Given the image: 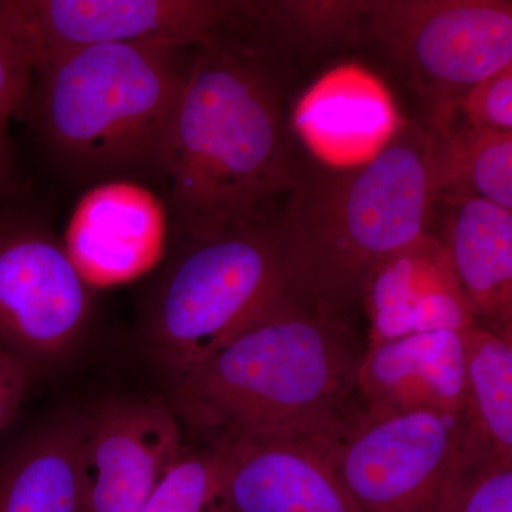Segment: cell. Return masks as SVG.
<instances>
[{
    "mask_svg": "<svg viewBox=\"0 0 512 512\" xmlns=\"http://www.w3.org/2000/svg\"><path fill=\"white\" fill-rule=\"evenodd\" d=\"M274 50L241 15L194 47L160 177L183 239L268 220L301 184Z\"/></svg>",
    "mask_w": 512,
    "mask_h": 512,
    "instance_id": "6da1fadb",
    "label": "cell"
},
{
    "mask_svg": "<svg viewBox=\"0 0 512 512\" xmlns=\"http://www.w3.org/2000/svg\"><path fill=\"white\" fill-rule=\"evenodd\" d=\"M362 348L320 306L269 316L173 379L170 403L201 443L279 437L315 444L359 406Z\"/></svg>",
    "mask_w": 512,
    "mask_h": 512,
    "instance_id": "7a4b0ae2",
    "label": "cell"
},
{
    "mask_svg": "<svg viewBox=\"0 0 512 512\" xmlns=\"http://www.w3.org/2000/svg\"><path fill=\"white\" fill-rule=\"evenodd\" d=\"M437 200L433 137L412 120L369 163L305 173L281 212L320 306L349 320L377 269L430 231Z\"/></svg>",
    "mask_w": 512,
    "mask_h": 512,
    "instance_id": "3957f363",
    "label": "cell"
},
{
    "mask_svg": "<svg viewBox=\"0 0 512 512\" xmlns=\"http://www.w3.org/2000/svg\"><path fill=\"white\" fill-rule=\"evenodd\" d=\"M194 47L79 50L33 73L22 109L72 177L158 178Z\"/></svg>",
    "mask_w": 512,
    "mask_h": 512,
    "instance_id": "277c9868",
    "label": "cell"
},
{
    "mask_svg": "<svg viewBox=\"0 0 512 512\" xmlns=\"http://www.w3.org/2000/svg\"><path fill=\"white\" fill-rule=\"evenodd\" d=\"M183 241L143 315L148 348L173 379L269 316L320 306L282 212Z\"/></svg>",
    "mask_w": 512,
    "mask_h": 512,
    "instance_id": "5b68a950",
    "label": "cell"
},
{
    "mask_svg": "<svg viewBox=\"0 0 512 512\" xmlns=\"http://www.w3.org/2000/svg\"><path fill=\"white\" fill-rule=\"evenodd\" d=\"M367 30L426 101L430 126L512 64L510 0H372Z\"/></svg>",
    "mask_w": 512,
    "mask_h": 512,
    "instance_id": "8992f818",
    "label": "cell"
},
{
    "mask_svg": "<svg viewBox=\"0 0 512 512\" xmlns=\"http://www.w3.org/2000/svg\"><path fill=\"white\" fill-rule=\"evenodd\" d=\"M473 439L463 414H372L356 407L312 444L363 512H436Z\"/></svg>",
    "mask_w": 512,
    "mask_h": 512,
    "instance_id": "52a82bcc",
    "label": "cell"
},
{
    "mask_svg": "<svg viewBox=\"0 0 512 512\" xmlns=\"http://www.w3.org/2000/svg\"><path fill=\"white\" fill-rule=\"evenodd\" d=\"M92 291L45 222L0 207V349L33 376L62 365L89 329Z\"/></svg>",
    "mask_w": 512,
    "mask_h": 512,
    "instance_id": "ba28073f",
    "label": "cell"
},
{
    "mask_svg": "<svg viewBox=\"0 0 512 512\" xmlns=\"http://www.w3.org/2000/svg\"><path fill=\"white\" fill-rule=\"evenodd\" d=\"M237 13L229 0H0V37L35 73L90 47L197 46Z\"/></svg>",
    "mask_w": 512,
    "mask_h": 512,
    "instance_id": "9c48e42d",
    "label": "cell"
},
{
    "mask_svg": "<svg viewBox=\"0 0 512 512\" xmlns=\"http://www.w3.org/2000/svg\"><path fill=\"white\" fill-rule=\"evenodd\" d=\"M184 450L170 403L113 397L87 414L79 453L80 512H140Z\"/></svg>",
    "mask_w": 512,
    "mask_h": 512,
    "instance_id": "30bf717a",
    "label": "cell"
},
{
    "mask_svg": "<svg viewBox=\"0 0 512 512\" xmlns=\"http://www.w3.org/2000/svg\"><path fill=\"white\" fill-rule=\"evenodd\" d=\"M168 211L133 181H107L77 204L63 245L90 288H110L148 274L164 256Z\"/></svg>",
    "mask_w": 512,
    "mask_h": 512,
    "instance_id": "8fae6325",
    "label": "cell"
},
{
    "mask_svg": "<svg viewBox=\"0 0 512 512\" xmlns=\"http://www.w3.org/2000/svg\"><path fill=\"white\" fill-rule=\"evenodd\" d=\"M215 443L224 454V512H363L311 443L279 437Z\"/></svg>",
    "mask_w": 512,
    "mask_h": 512,
    "instance_id": "7c38bea8",
    "label": "cell"
},
{
    "mask_svg": "<svg viewBox=\"0 0 512 512\" xmlns=\"http://www.w3.org/2000/svg\"><path fill=\"white\" fill-rule=\"evenodd\" d=\"M362 308L369 319L367 346L478 325L440 239L430 231L377 269Z\"/></svg>",
    "mask_w": 512,
    "mask_h": 512,
    "instance_id": "4fadbf2b",
    "label": "cell"
},
{
    "mask_svg": "<svg viewBox=\"0 0 512 512\" xmlns=\"http://www.w3.org/2000/svg\"><path fill=\"white\" fill-rule=\"evenodd\" d=\"M402 123L375 74L345 64L323 74L293 109L291 126L306 148L335 170L369 163Z\"/></svg>",
    "mask_w": 512,
    "mask_h": 512,
    "instance_id": "5bb4252c",
    "label": "cell"
},
{
    "mask_svg": "<svg viewBox=\"0 0 512 512\" xmlns=\"http://www.w3.org/2000/svg\"><path fill=\"white\" fill-rule=\"evenodd\" d=\"M464 330L417 333L366 346L356 392L367 413H463Z\"/></svg>",
    "mask_w": 512,
    "mask_h": 512,
    "instance_id": "9a60e30c",
    "label": "cell"
},
{
    "mask_svg": "<svg viewBox=\"0 0 512 512\" xmlns=\"http://www.w3.org/2000/svg\"><path fill=\"white\" fill-rule=\"evenodd\" d=\"M440 239L478 325L512 340V212L468 195H441Z\"/></svg>",
    "mask_w": 512,
    "mask_h": 512,
    "instance_id": "2e32d148",
    "label": "cell"
},
{
    "mask_svg": "<svg viewBox=\"0 0 512 512\" xmlns=\"http://www.w3.org/2000/svg\"><path fill=\"white\" fill-rule=\"evenodd\" d=\"M15 424L0 433V512H80L87 414H63L28 430Z\"/></svg>",
    "mask_w": 512,
    "mask_h": 512,
    "instance_id": "e0dca14e",
    "label": "cell"
},
{
    "mask_svg": "<svg viewBox=\"0 0 512 512\" xmlns=\"http://www.w3.org/2000/svg\"><path fill=\"white\" fill-rule=\"evenodd\" d=\"M372 0H238L241 18L271 49L302 55L369 42Z\"/></svg>",
    "mask_w": 512,
    "mask_h": 512,
    "instance_id": "ac0fdd59",
    "label": "cell"
},
{
    "mask_svg": "<svg viewBox=\"0 0 512 512\" xmlns=\"http://www.w3.org/2000/svg\"><path fill=\"white\" fill-rule=\"evenodd\" d=\"M427 130L433 137L439 197L483 198L512 212V133L458 123L456 114Z\"/></svg>",
    "mask_w": 512,
    "mask_h": 512,
    "instance_id": "d6986e66",
    "label": "cell"
},
{
    "mask_svg": "<svg viewBox=\"0 0 512 512\" xmlns=\"http://www.w3.org/2000/svg\"><path fill=\"white\" fill-rule=\"evenodd\" d=\"M466 389L463 417L471 439L512 460V340L484 326L464 330Z\"/></svg>",
    "mask_w": 512,
    "mask_h": 512,
    "instance_id": "ffe728a7",
    "label": "cell"
},
{
    "mask_svg": "<svg viewBox=\"0 0 512 512\" xmlns=\"http://www.w3.org/2000/svg\"><path fill=\"white\" fill-rule=\"evenodd\" d=\"M224 454L217 443L184 447L140 512H224Z\"/></svg>",
    "mask_w": 512,
    "mask_h": 512,
    "instance_id": "44dd1931",
    "label": "cell"
},
{
    "mask_svg": "<svg viewBox=\"0 0 512 512\" xmlns=\"http://www.w3.org/2000/svg\"><path fill=\"white\" fill-rule=\"evenodd\" d=\"M436 512H512V460L473 441Z\"/></svg>",
    "mask_w": 512,
    "mask_h": 512,
    "instance_id": "7402d4cb",
    "label": "cell"
},
{
    "mask_svg": "<svg viewBox=\"0 0 512 512\" xmlns=\"http://www.w3.org/2000/svg\"><path fill=\"white\" fill-rule=\"evenodd\" d=\"M457 113L470 126L512 133V64L477 83L461 100Z\"/></svg>",
    "mask_w": 512,
    "mask_h": 512,
    "instance_id": "603a6c76",
    "label": "cell"
},
{
    "mask_svg": "<svg viewBox=\"0 0 512 512\" xmlns=\"http://www.w3.org/2000/svg\"><path fill=\"white\" fill-rule=\"evenodd\" d=\"M33 70L22 56L0 37V124L22 109L32 84Z\"/></svg>",
    "mask_w": 512,
    "mask_h": 512,
    "instance_id": "cb8c5ba5",
    "label": "cell"
},
{
    "mask_svg": "<svg viewBox=\"0 0 512 512\" xmlns=\"http://www.w3.org/2000/svg\"><path fill=\"white\" fill-rule=\"evenodd\" d=\"M33 379L28 367L0 349V433L18 423Z\"/></svg>",
    "mask_w": 512,
    "mask_h": 512,
    "instance_id": "d4e9b609",
    "label": "cell"
},
{
    "mask_svg": "<svg viewBox=\"0 0 512 512\" xmlns=\"http://www.w3.org/2000/svg\"><path fill=\"white\" fill-rule=\"evenodd\" d=\"M6 174V150H5V126L0 124V188L5 181Z\"/></svg>",
    "mask_w": 512,
    "mask_h": 512,
    "instance_id": "484cf974",
    "label": "cell"
}]
</instances>
